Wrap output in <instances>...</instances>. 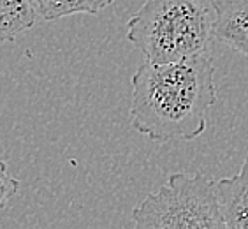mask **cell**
I'll return each mask as SVG.
<instances>
[{"instance_id": "obj_1", "label": "cell", "mask_w": 248, "mask_h": 229, "mask_svg": "<svg viewBox=\"0 0 248 229\" xmlns=\"http://www.w3.org/2000/svg\"><path fill=\"white\" fill-rule=\"evenodd\" d=\"M130 124L155 143L192 141L217 102L215 65L206 53L169 64L143 62L132 76Z\"/></svg>"}, {"instance_id": "obj_2", "label": "cell", "mask_w": 248, "mask_h": 229, "mask_svg": "<svg viewBox=\"0 0 248 229\" xmlns=\"http://www.w3.org/2000/svg\"><path fill=\"white\" fill-rule=\"evenodd\" d=\"M125 30L144 60L178 62L206 53L215 37V7L211 0H144Z\"/></svg>"}, {"instance_id": "obj_3", "label": "cell", "mask_w": 248, "mask_h": 229, "mask_svg": "<svg viewBox=\"0 0 248 229\" xmlns=\"http://www.w3.org/2000/svg\"><path fill=\"white\" fill-rule=\"evenodd\" d=\"M136 229L225 228L217 181L202 173H172L157 192H150L132 210Z\"/></svg>"}, {"instance_id": "obj_4", "label": "cell", "mask_w": 248, "mask_h": 229, "mask_svg": "<svg viewBox=\"0 0 248 229\" xmlns=\"http://www.w3.org/2000/svg\"><path fill=\"white\" fill-rule=\"evenodd\" d=\"M215 7V37L248 57V0H211Z\"/></svg>"}, {"instance_id": "obj_5", "label": "cell", "mask_w": 248, "mask_h": 229, "mask_svg": "<svg viewBox=\"0 0 248 229\" xmlns=\"http://www.w3.org/2000/svg\"><path fill=\"white\" fill-rule=\"evenodd\" d=\"M217 196L227 229H248V153L234 177L217 181Z\"/></svg>"}, {"instance_id": "obj_6", "label": "cell", "mask_w": 248, "mask_h": 229, "mask_svg": "<svg viewBox=\"0 0 248 229\" xmlns=\"http://www.w3.org/2000/svg\"><path fill=\"white\" fill-rule=\"evenodd\" d=\"M37 16L35 0H0V43H11L30 30Z\"/></svg>"}, {"instance_id": "obj_7", "label": "cell", "mask_w": 248, "mask_h": 229, "mask_svg": "<svg viewBox=\"0 0 248 229\" xmlns=\"http://www.w3.org/2000/svg\"><path fill=\"white\" fill-rule=\"evenodd\" d=\"M115 0H35L39 16L46 21L72 15H97Z\"/></svg>"}, {"instance_id": "obj_8", "label": "cell", "mask_w": 248, "mask_h": 229, "mask_svg": "<svg viewBox=\"0 0 248 229\" xmlns=\"http://www.w3.org/2000/svg\"><path fill=\"white\" fill-rule=\"evenodd\" d=\"M19 181L18 178L11 177L7 163L0 159V208H5L9 205V201L18 194Z\"/></svg>"}]
</instances>
